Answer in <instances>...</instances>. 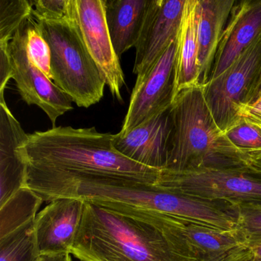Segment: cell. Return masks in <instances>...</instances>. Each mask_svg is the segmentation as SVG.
Returning <instances> with one entry per match:
<instances>
[{
  "label": "cell",
  "instance_id": "obj_20",
  "mask_svg": "<svg viewBox=\"0 0 261 261\" xmlns=\"http://www.w3.org/2000/svg\"><path fill=\"white\" fill-rule=\"evenodd\" d=\"M43 199L30 188L19 189L0 205V238L36 219Z\"/></svg>",
  "mask_w": 261,
  "mask_h": 261
},
{
  "label": "cell",
  "instance_id": "obj_21",
  "mask_svg": "<svg viewBox=\"0 0 261 261\" xmlns=\"http://www.w3.org/2000/svg\"><path fill=\"white\" fill-rule=\"evenodd\" d=\"M35 220L0 238V261H37Z\"/></svg>",
  "mask_w": 261,
  "mask_h": 261
},
{
  "label": "cell",
  "instance_id": "obj_14",
  "mask_svg": "<svg viewBox=\"0 0 261 261\" xmlns=\"http://www.w3.org/2000/svg\"><path fill=\"white\" fill-rule=\"evenodd\" d=\"M172 131L169 109L141 123L124 135L114 134V147L139 164L162 170L167 164Z\"/></svg>",
  "mask_w": 261,
  "mask_h": 261
},
{
  "label": "cell",
  "instance_id": "obj_11",
  "mask_svg": "<svg viewBox=\"0 0 261 261\" xmlns=\"http://www.w3.org/2000/svg\"><path fill=\"white\" fill-rule=\"evenodd\" d=\"M27 20L9 43V53L14 70L13 79L22 100L28 105L39 107L55 127L58 118L73 109V101L29 58L27 48Z\"/></svg>",
  "mask_w": 261,
  "mask_h": 261
},
{
  "label": "cell",
  "instance_id": "obj_13",
  "mask_svg": "<svg viewBox=\"0 0 261 261\" xmlns=\"http://www.w3.org/2000/svg\"><path fill=\"white\" fill-rule=\"evenodd\" d=\"M85 201L62 198L36 215L35 233L39 256L70 253L83 217Z\"/></svg>",
  "mask_w": 261,
  "mask_h": 261
},
{
  "label": "cell",
  "instance_id": "obj_31",
  "mask_svg": "<svg viewBox=\"0 0 261 261\" xmlns=\"http://www.w3.org/2000/svg\"><path fill=\"white\" fill-rule=\"evenodd\" d=\"M261 97V74L259 75V79H258L257 83H256V86H255L254 89H253V93H252L251 97H250V101L247 103H252V102L255 101L257 100L259 97Z\"/></svg>",
  "mask_w": 261,
  "mask_h": 261
},
{
  "label": "cell",
  "instance_id": "obj_19",
  "mask_svg": "<svg viewBox=\"0 0 261 261\" xmlns=\"http://www.w3.org/2000/svg\"><path fill=\"white\" fill-rule=\"evenodd\" d=\"M197 4L198 0H186L185 4L178 36L174 98L183 90L201 85L198 62Z\"/></svg>",
  "mask_w": 261,
  "mask_h": 261
},
{
  "label": "cell",
  "instance_id": "obj_16",
  "mask_svg": "<svg viewBox=\"0 0 261 261\" xmlns=\"http://www.w3.org/2000/svg\"><path fill=\"white\" fill-rule=\"evenodd\" d=\"M28 138L5 99H0V205L27 186V164L22 147Z\"/></svg>",
  "mask_w": 261,
  "mask_h": 261
},
{
  "label": "cell",
  "instance_id": "obj_10",
  "mask_svg": "<svg viewBox=\"0 0 261 261\" xmlns=\"http://www.w3.org/2000/svg\"><path fill=\"white\" fill-rule=\"evenodd\" d=\"M177 45L178 38L146 74L137 77L127 113L118 133L120 135L170 108L174 99Z\"/></svg>",
  "mask_w": 261,
  "mask_h": 261
},
{
  "label": "cell",
  "instance_id": "obj_1",
  "mask_svg": "<svg viewBox=\"0 0 261 261\" xmlns=\"http://www.w3.org/2000/svg\"><path fill=\"white\" fill-rule=\"evenodd\" d=\"M167 216L85 201L71 254L81 261H186L169 239Z\"/></svg>",
  "mask_w": 261,
  "mask_h": 261
},
{
  "label": "cell",
  "instance_id": "obj_24",
  "mask_svg": "<svg viewBox=\"0 0 261 261\" xmlns=\"http://www.w3.org/2000/svg\"><path fill=\"white\" fill-rule=\"evenodd\" d=\"M226 136L233 145L246 153L251 155L261 152V129L244 119L226 132Z\"/></svg>",
  "mask_w": 261,
  "mask_h": 261
},
{
  "label": "cell",
  "instance_id": "obj_28",
  "mask_svg": "<svg viewBox=\"0 0 261 261\" xmlns=\"http://www.w3.org/2000/svg\"><path fill=\"white\" fill-rule=\"evenodd\" d=\"M237 116L239 120L244 119L253 124L261 123V97L252 103L241 107Z\"/></svg>",
  "mask_w": 261,
  "mask_h": 261
},
{
  "label": "cell",
  "instance_id": "obj_2",
  "mask_svg": "<svg viewBox=\"0 0 261 261\" xmlns=\"http://www.w3.org/2000/svg\"><path fill=\"white\" fill-rule=\"evenodd\" d=\"M114 134L95 127L55 126L29 134L22 147L27 175L119 177L155 185L160 170L126 158L115 149Z\"/></svg>",
  "mask_w": 261,
  "mask_h": 261
},
{
  "label": "cell",
  "instance_id": "obj_22",
  "mask_svg": "<svg viewBox=\"0 0 261 261\" xmlns=\"http://www.w3.org/2000/svg\"><path fill=\"white\" fill-rule=\"evenodd\" d=\"M33 16L28 0H0V44H9L21 25Z\"/></svg>",
  "mask_w": 261,
  "mask_h": 261
},
{
  "label": "cell",
  "instance_id": "obj_25",
  "mask_svg": "<svg viewBox=\"0 0 261 261\" xmlns=\"http://www.w3.org/2000/svg\"><path fill=\"white\" fill-rule=\"evenodd\" d=\"M236 207V206H235ZM238 229L250 247L261 243V206L236 207Z\"/></svg>",
  "mask_w": 261,
  "mask_h": 261
},
{
  "label": "cell",
  "instance_id": "obj_29",
  "mask_svg": "<svg viewBox=\"0 0 261 261\" xmlns=\"http://www.w3.org/2000/svg\"><path fill=\"white\" fill-rule=\"evenodd\" d=\"M37 261H73L70 253L62 254L42 255L39 256Z\"/></svg>",
  "mask_w": 261,
  "mask_h": 261
},
{
  "label": "cell",
  "instance_id": "obj_18",
  "mask_svg": "<svg viewBox=\"0 0 261 261\" xmlns=\"http://www.w3.org/2000/svg\"><path fill=\"white\" fill-rule=\"evenodd\" d=\"M107 25L117 57L136 47L152 0H105Z\"/></svg>",
  "mask_w": 261,
  "mask_h": 261
},
{
  "label": "cell",
  "instance_id": "obj_9",
  "mask_svg": "<svg viewBox=\"0 0 261 261\" xmlns=\"http://www.w3.org/2000/svg\"><path fill=\"white\" fill-rule=\"evenodd\" d=\"M68 15L75 23L111 94L123 101L124 74L108 31L105 0H69Z\"/></svg>",
  "mask_w": 261,
  "mask_h": 261
},
{
  "label": "cell",
  "instance_id": "obj_4",
  "mask_svg": "<svg viewBox=\"0 0 261 261\" xmlns=\"http://www.w3.org/2000/svg\"><path fill=\"white\" fill-rule=\"evenodd\" d=\"M65 195L100 204L132 206L223 230L238 229L236 207L230 203L195 198L126 178L76 177L67 185Z\"/></svg>",
  "mask_w": 261,
  "mask_h": 261
},
{
  "label": "cell",
  "instance_id": "obj_3",
  "mask_svg": "<svg viewBox=\"0 0 261 261\" xmlns=\"http://www.w3.org/2000/svg\"><path fill=\"white\" fill-rule=\"evenodd\" d=\"M172 131L166 168L179 172L249 166L243 152L218 127L207 106L203 85L183 90L169 108Z\"/></svg>",
  "mask_w": 261,
  "mask_h": 261
},
{
  "label": "cell",
  "instance_id": "obj_30",
  "mask_svg": "<svg viewBox=\"0 0 261 261\" xmlns=\"http://www.w3.org/2000/svg\"><path fill=\"white\" fill-rule=\"evenodd\" d=\"M249 166L261 172V152L250 155Z\"/></svg>",
  "mask_w": 261,
  "mask_h": 261
},
{
  "label": "cell",
  "instance_id": "obj_27",
  "mask_svg": "<svg viewBox=\"0 0 261 261\" xmlns=\"http://www.w3.org/2000/svg\"><path fill=\"white\" fill-rule=\"evenodd\" d=\"M13 65L9 53V44H0V98H4L7 84L13 79Z\"/></svg>",
  "mask_w": 261,
  "mask_h": 261
},
{
  "label": "cell",
  "instance_id": "obj_32",
  "mask_svg": "<svg viewBox=\"0 0 261 261\" xmlns=\"http://www.w3.org/2000/svg\"><path fill=\"white\" fill-rule=\"evenodd\" d=\"M250 248H251L253 259H255V260H261V243L260 244L251 246Z\"/></svg>",
  "mask_w": 261,
  "mask_h": 261
},
{
  "label": "cell",
  "instance_id": "obj_5",
  "mask_svg": "<svg viewBox=\"0 0 261 261\" xmlns=\"http://www.w3.org/2000/svg\"><path fill=\"white\" fill-rule=\"evenodd\" d=\"M36 28L51 49L54 83L77 106L88 108L103 97L106 82L90 56L74 21L37 20Z\"/></svg>",
  "mask_w": 261,
  "mask_h": 261
},
{
  "label": "cell",
  "instance_id": "obj_6",
  "mask_svg": "<svg viewBox=\"0 0 261 261\" xmlns=\"http://www.w3.org/2000/svg\"><path fill=\"white\" fill-rule=\"evenodd\" d=\"M155 186L236 207L261 206V172L253 168L204 169L174 172L160 170Z\"/></svg>",
  "mask_w": 261,
  "mask_h": 261
},
{
  "label": "cell",
  "instance_id": "obj_7",
  "mask_svg": "<svg viewBox=\"0 0 261 261\" xmlns=\"http://www.w3.org/2000/svg\"><path fill=\"white\" fill-rule=\"evenodd\" d=\"M261 74V34L235 62L204 88V95L215 123L225 133L241 122L238 111L250 101Z\"/></svg>",
  "mask_w": 261,
  "mask_h": 261
},
{
  "label": "cell",
  "instance_id": "obj_12",
  "mask_svg": "<svg viewBox=\"0 0 261 261\" xmlns=\"http://www.w3.org/2000/svg\"><path fill=\"white\" fill-rule=\"evenodd\" d=\"M186 0H152L136 45L133 72L146 74L178 38Z\"/></svg>",
  "mask_w": 261,
  "mask_h": 261
},
{
  "label": "cell",
  "instance_id": "obj_33",
  "mask_svg": "<svg viewBox=\"0 0 261 261\" xmlns=\"http://www.w3.org/2000/svg\"><path fill=\"white\" fill-rule=\"evenodd\" d=\"M256 125V126H258V127L259 128V129H261V123H259V124H254Z\"/></svg>",
  "mask_w": 261,
  "mask_h": 261
},
{
  "label": "cell",
  "instance_id": "obj_8",
  "mask_svg": "<svg viewBox=\"0 0 261 261\" xmlns=\"http://www.w3.org/2000/svg\"><path fill=\"white\" fill-rule=\"evenodd\" d=\"M169 239L186 261H251V248L238 230H223L168 215Z\"/></svg>",
  "mask_w": 261,
  "mask_h": 261
},
{
  "label": "cell",
  "instance_id": "obj_34",
  "mask_svg": "<svg viewBox=\"0 0 261 261\" xmlns=\"http://www.w3.org/2000/svg\"><path fill=\"white\" fill-rule=\"evenodd\" d=\"M251 261H261V260H255V259H253V260Z\"/></svg>",
  "mask_w": 261,
  "mask_h": 261
},
{
  "label": "cell",
  "instance_id": "obj_26",
  "mask_svg": "<svg viewBox=\"0 0 261 261\" xmlns=\"http://www.w3.org/2000/svg\"><path fill=\"white\" fill-rule=\"evenodd\" d=\"M31 4L36 20L58 21L68 16L69 0H34Z\"/></svg>",
  "mask_w": 261,
  "mask_h": 261
},
{
  "label": "cell",
  "instance_id": "obj_23",
  "mask_svg": "<svg viewBox=\"0 0 261 261\" xmlns=\"http://www.w3.org/2000/svg\"><path fill=\"white\" fill-rule=\"evenodd\" d=\"M27 48L29 58L33 64L53 81L51 70V49L42 35L36 28L33 18L27 20Z\"/></svg>",
  "mask_w": 261,
  "mask_h": 261
},
{
  "label": "cell",
  "instance_id": "obj_17",
  "mask_svg": "<svg viewBox=\"0 0 261 261\" xmlns=\"http://www.w3.org/2000/svg\"><path fill=\"white\" fill-rule=\"evenodd\" d=\"M235 2L234 0H198V62L200 82L203 86L210 79L218 45Z\"/></svg>",
  "mask_w": 261,
  "mask_h": 261
},
{
  "label": "cell",
  "instance_id": "obj_15",
  "mask_svg": "<svg viewBox=\"0 0 261 261\" xmlns=\"http://www.w3.org/2000/svg\"><path fill=\"white\" fill-rule=\"evenodd\" d=\"M229 19L218 45L208 82L223 74L261 34V0L236 1Z\"/></svg>",
  "mask_w": 261,
  "mask_h": 261
}]
</instances>
